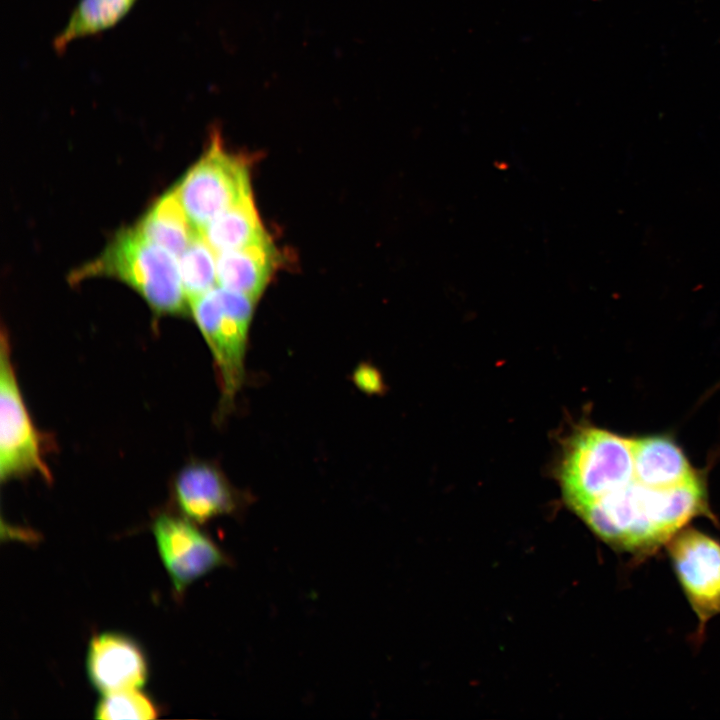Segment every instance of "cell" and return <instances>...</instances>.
Returning <instances> with one entry per match:
<instances>
[{"label":"cell","instance_id":"cell-1","mask_svg":"<svg viewBox=\"0 0 720 720\" xmlns=\"http://www.w3.org/2000/svg\"><path fill=\"white\" fill-rule=\"evenodd\" d=\"M92 276H109L126 283L159 315H186L190 311L176 256L135 227L120 231L94 261L73 273L72 280Z\"/></svg>","mask_w":720,"mask_h":720},{"label":"cell","instance_id":"cell-2","mask_svg":"<svg viewBox=\"0 0 720 720\" xmlns=\"http://www.w3.org/2000/svg\"><path fill=\"white\" fill-rule=\"evenodd\" d=\"M636 476L635 439L585 427L568 440L559 468L563 497L577 513Z\"/></svg>","mask_w":720,"mask_h":720},{"label":"cell","instance_id":"cell-3","mask_svg":"<svg viewBox=\"0 0 720 720\" xmlns=\"http://www.w3.org/2000/svg\"><path fill=\"white\" fill-rule=\"evenodd\" d=\"M256 302L218 286L189 303L214 357L226 402L234 398L244 378L248 332Z\"/></svg>","mask_w":720,"mask_h":720},{"label":"cell","instance_id":"cell-4","mask_svg":"<svg viewBox=\"0 0 720 720\" xmlns=\"http://www.w3.org/2000/svg\"><path fill=\"white\" fill-rule=\"evenodd\" d=\"M199 232L231 206L252 194L246 159L227 151L215 132L205 153L173 187Z\"/></svg>","mask_w":720,"mask_h":720},{"label":"cell","instance_id":"cell-5","mask_svg":"<svg viewBox=\"0 0 720 720\" xmlns=\"http://www.w3.org/2000/svg\"><path fill=\"white\" fill-rule=\"evenodd\" d=\"M39 474L51 480L41 438L23 400L5 334L0 345V477L7 481Z\"/></svg>","mask_w":720,"mask_h":720},{"label":"cell","instance_id":"cell-6","mask_svg":"<svg viewBox=\"0 0 720 720\" xmlns=\"http://www.w3.org/2000/svg\"><path fill=\"white\" fill-rule=\"evenodd\" d=\"M667 547L702 633L707 622L720 615V542L704 532L685 527Z\"/></svg>","mask_w":720,"mask_h":720},{"label":"cell","instance_id":"cell-7","mask_svg":"<svg viewBox=\"0 0 720 720\" xmlns=\"http://www.w3.org/2000/svg\"><path fill=\"white\" fill-rule=\"evenodd\" d=\"M197 525L171 513L159 514L152 523L158 553L177 595L228 562L220 547Z\"/></svg>","mask_w":720,"mask_h":720},{"label":"cell","instance_id":"cell-8","mask_svg":"<svg viewBox=\"0 0 720 720\" xmlns=\"http://www.w3.org/2000/svg\"><path fill=\"white\" fill-rule=\"evenodd\" d=\"M86 667L90 682L102 694L141 688L148 678V664L141 647L116 632H102L91 638Z\"/></svg>","mask_w":720,"mask_h":720},{"label":"cell","instance_id":"cell-9","mask_svg":"<svg viewBox=\"0 0 720 720\" xmlns=\"http://www.w3.org/2000/svg\"><path fill=\"white\" fill-rule=\"evenodd\" d=\"M173 495L181 515L198 525L237 508L236 496L224 475L203 462L188 464L177 474Z\"/></svg>","mask_w":720,"mask_h":720},{"label":"cell","instance_id":"cell-10","mask_svg":"<svg viewBox=\"0 0 720 720\" xmlns=\"http://www.w3.org/2000/svg\"><path fill=\"white\" fill-rule=\"evenodd\" d=\"M278 264V253L270 238L243 248L216 254L220 287L254 300L264 292Z\"/></svg>","mask_w":720,"mask_h":720},{"label":"cell","instance_id":"cell-11","mask_svg":"<svg viewBox=\"0 0 720 720\" xmlns=\"http://www.w3.org/2000/svg\"><path fill=\"white\" fill-rule=\"evenodd\" d=\"M135 228L176 257L199 233L191 224L173 188L152 205Z\"/></svg>","mask_w":720,"mask_h":720},{"label":"cell","instance_id":"cell-12","mask_svg":"<svg viewBox=\"0 0 720 720\" xmlns=\"http://www.w3.org/2000/svg\"><path fill=\"white\" fill-rule=\"evenodd\" d=\"M200 234L215 254L243 248L269 238L252 194L217 216Z\"/></svg>","mask_w":720,"mask_h":720},{"label":"cell","instance_id":"cell-13","mask_svg":"<svg viewBox=\"0 0 720 720\" xmlns=\"http://www.w3.org/2000/svg\"><path fill=\"white\" fill-rule=\"evenodd\" d=\"M136 0H78L64 27L52 40V47L61 52L73 40L99 33L115 25Z\"/></svg>","mask_w":720,"mask_h":720},{"label":"cell","instance_id":"cell-14","mask_svg":"<svg viewBox=\"0 0 720 720\" xmlns=\"http://www.w3.org/2000/svg\"><path fill=\"white\" fill-rule=\"evenodd\" d=\"M178 258L182 286L189 303L215 287L216 254L200 232Z\"/></svg>","mask_w":720,"mask_h":720},{"label":"cell","instance_id":"cell-15","mask_svg":"<svg viewBox=\"0 0 720 720\" xmlns=\"http://www.w3.org/2000/svg\"><path fill=\"white\" fill-rule=\"evenodd\" d=\"M141 688L103 694L95 708V718L104 720H148L157 718L159 708Z\"/></svg>","mask_w":720,"mask_h":720},{"label":"cell","instance_id":"cell-16","mask_svg":"<svg viewBox=\"0 0 720 720\" xmlns=\"http://www.w3.org/2000/svg\"><path fill=\"white\" fill-rule=\"evenodd\" d=\"M354 382L358 387L369 393H377L383 390V380L376 368L369 365H361L354 373Z\"/></svg>","mask_w":720,"mask_h":720}]
</instances>
